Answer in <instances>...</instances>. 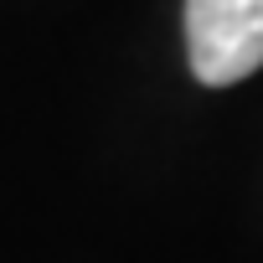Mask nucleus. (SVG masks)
Wrapping results in <instances>:
<instances>
[{"label": "nucleus", "mask_w": 263, "mask_h": 263, "mask_svg": "<svg viewBox=\"0 0 263 263\" xmlns=\"http://www.w3.org/2000/svg\"><path fill=\"white\" fill-rule=\"evenodd\" d=\"M186 57L206 88L263 67V0H186Z\"/></svg>", "instance_id": "nucleus-1"}]
</instances>
